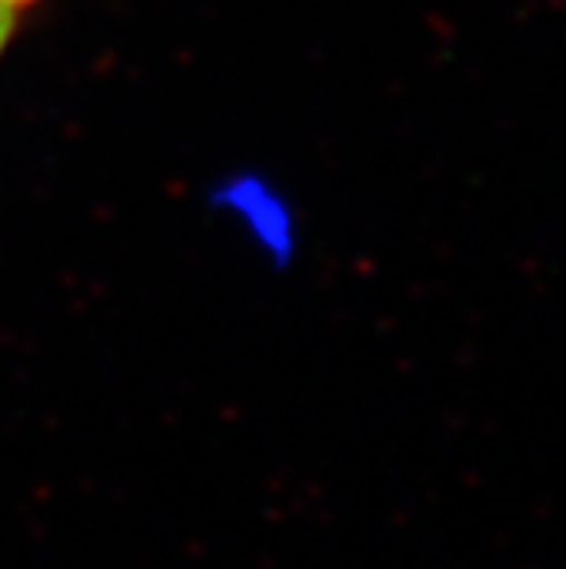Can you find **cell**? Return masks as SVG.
I'll return each mask as SVG.
<instances>
[{
	"mask_svg": "<svg viewBox=\"0 0 566 569\" xmlns=\"http://www.w3.org/2000/svg\"><path fill=\"white\" fill-rule=\"evenodd\" d=\"M11 28H14V4L11 0H0V48L8 44Z\"/></svg>",
	"mask_w": 566,
	"mask_h": 569,
	"instance_id": "6da1fadb",
	"label": "cell"
},
{
	"mask_svg": "<svg viewBox=\"0 0 566 569\" xmlns=\"http://www.w3.org/2000/svg\"><path fill=\"white\" fill-rule=\"evenodd\" d=\"M11 4H14V8H21V4H28V0H11Z\"/></svg>",
	"mask_w": 566,
	"mask_h": 569,
	"instance_id": "7a4b0ae2",
	"label": "cell"
}]
</instances>
